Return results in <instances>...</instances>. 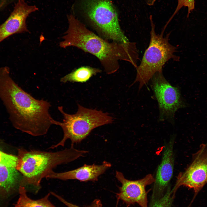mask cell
I'll return each mask as SVG.
<instances>
[{"label":"cell","instance_id":"1","mask_svg":"<svg viewBox=\"0 0 207 207\" xmlns=\"http://www.w3.org/2000/svg\"><path fill=\"white\" fill-rule=\"evenodd\" d=\"M9 70L7 66L0 68V99L12 124L32 136L46 134L54 120L49 112L50 103L24 90L10 77Z\"/></svg>","mask_w":207,"mask_h":207},{"label":"cell","instance_id":"2","mask_svg":"<svg viewBox=\"0 0 207 207\" xmlns=\"http://www.w3.org/2000/svg\"><path fill=\"white\" fill-rule=\"evenodd\" d=\"M67 18L68 27L60 43V47H75L95 56L108 74L118 70L120 60L137 67L139 57L135 43L109 42L89 30L72 15L68 16Z\"/></svg>","mask_w":207,"mask_h":207},{"label":"cell","instance_id":"3","mask_svg":"<svg viewBox=\"0 0 207 207\" xmlns=\"http://www.w3.org/2000/svg\"><path fill=\"white\" fill-rule=\"evenodd\" d=\"M87 152L77 150L74 146L54 152L20 149L16 168L23 176L22 183L30 187L36 193L41 188L42 180L53 168L83 157Z\"/></svg>","mask_w":207,"mask_h":207},{"label":"cell","instance_id":"4","mask_svg":"<svg viewBox=\"0 0 207 207\" xmlns=\"http://www.w3.org/2000/svg\"><path fill=\"white\" fill-rule=\"evenodd\" d=\"M76 113L70 114L64 111L62 106L58 109L63 116L62 121L54 120L53 124L60 126L63 132V137L58 143L49 148L59 146L64 147L68 139L71 142V146L80 143L94 129L105 124L111 123L113 118L101 110L89 109L77 103Z\"/></svg>","mask_w":207,"mask_h":207},{"label":"cell","instance_id":"5","mask_svg":"<svg viewBox=\"0 0 207 207\" xmlns=\"http://www.w3.org/2000/svg\"><path fill=\"white\" fill-rule=\"evenodd\" d=\"M150 19L151 26L150 43L140 64L136 68V76L133 84L138 82L139 90L148 83L155 73L162 72V68L167 62L170 59L178 61L180 59L174 54L177 48L169 42L170 32L164 37L166 29L164 28L160 34H157L152 16H150Z\"/></svg>","mask_w":207,"mask_h":207},{"label":"cell","instance_id":"6","mask_svg":"<svg viewBox=\"0 0 207 207\" xmlns=\"http://www.w3.org/2000/svg\"><path fill=\"white\" fill-rule=\"evenodd\" d=\"M86 10L89 20L102 38L118 43L130 42L120 27L118 14L110 0H89Z\"/></svg>","mask_w":207,"mask_h":207},{"label":"cell","instance_id":"7","mask_svg":"<svg viewBox=\"0 0 207 207\" xmlns=\"http://www.w3.org/2000/svg\"><path fill=\"white\" fill-rule=\"evenodd\" d=\"M151 79V88L158 103L159 120H166L173 124L176 111L188 105L182 97L179 88L172 86L162 72L156 73Z\"/></svg>","mask_w":207,"mask_h":207},{"label":"cell","instance_id":"8","mask_svg":"<svg viewBox=\"0 0 207 207\" xmlns=\"http://www.w3.org/2000/svg\"><path fill=\"white\" fill-rule=\"evenodd\" d=\"M207 183V143H202L192 156V161L178 175L172 192L181 186L193 189L196 193Z\"/></svg>","mask_w":207,"mask_h":207},{"label":"cell","instance_id":"9","mask_svg":"<svg viewBox=\"0 0 207 207\" xmlns=\"http://www.w3.org/2000/svg\"><path fill=\"white\" fill-rule=\"evenodd\" d=\"M116 177L121 183V186L119 187V192L117 193L118 198L128 206L137 203L141 207H147V192L145 188L155 181L151 174L140 179L130 180L126 179L122 172L117 171Z\"/></svg>","mask_w":207,"mask_h":207},{"label":"cell","instance_id":"10","mask_svg":"<svg viewBox=\"0 0 207 207\" xmlns=\"http://www.w3.org/2000/svg\"><path fill=\"white\" fill-rule=\"evenodd\" d=\"M38 10L35 5H29L24 0H18L8 18L0 25V43L13 34L29 32L26 24V18Z\"/></svg>","mask_w":207,"mask_h":207},{"label":"cell","instance_id":"11","mask_svg":"<svg viewBox=\"0 0 207 207\" xmlns=\"http://www.w3.org/2000/svg\"><path fill=\"white\" fill-rule=\"evenodd\" d=\"M175 139V136H172L164 147L161 161L154 178V194L161 193L168 186L172 177L175 162L173 148Z\"/></svg>","mask_w":207,"mask_h":207},{"label":"cell","instance_id":"12","mask_svg":"<svg viewBox=\"0 0 207 207\" xmlns=\"http://www.w3.org/2000/svg\"><path fill=\"white\" fill-rule=\"evenodd\" d=\"M111 163L103 161L100 165L86 164L74 170L62 172H51L47 179H56L62 180L76 179L81 181H93L97 180L98 177L111 166Z\"/></svg>","mask_w":207,"mask_h":207},{"label":"cell","instance_id":"13","mask_svg":"<svg viewBox=\"0 0 207 207\" xmlns=\"http://www.w3.org/2000/svg\"><path fill=\"white\" fill-rule=\"evenodd\" d=\"M18 175L16 168L0 165V194L7 193L14 188Z\"/></svg>","mask_w":207,"mask_h":207},{"label":"cell","instance_id":"14","mask_svg":"<svg viewBox=\"0 0 207 207\" xmlns=\"http://www.w3.org/2000/svg\"><path fill=\"white\" fill-rule=\"evenodd\" d=\"M101 72V70L97 68L88 66H83L62 77L60 81L63 83L67 82L85 83L93 76Z\"/></svg>","mask_w":207,"mask_h":207},{"label":"cell","instance_id":"15","mask_svg":"<svg viewBox=\"0 0 207 207\" xmlns=\"http://www.w3.org/2000/svg\"><path fill=\"white\" fill-rule=\"evenodd\" d=\"M19 191V197L15 207H56L49 199L50 193L39 199L33 200L27 195L24 187L20 186Z\"/></svg>","mask_w":207,"mask_h":207},{"label":"cell","instance_id":"16","mask_svg":"<svg viewBox=\"0 0 207 207\" xmlns=\"http://www.w3.org/2000/svg\"><path fill=\"white\" fill-rule=\"evenodd\" d=\"M177 1L178 3L177 7L173 14L168 21L167 23H168L183 7H187L188 13L187 15V17H189L190 13L195 8V0H177Z\"/></svg>","mask_w":207,"mask_h":207},{"label":"cell","instance_id":"17","mask_svg":"<svg viewBox=\"0 0 207 207\" xmlns=\"http://www.w3.org/2000/svg\"><path fill=\"white\" fill-rule=\"evenodd\" d=\"M18 161L17 156L7 154L0 151V165L16 168Z\"/></svg>","mask_w":207,"mask_h":207},{"label":"cell","instance_id":"18","mask_svg":"<svg viewBox=\"0 0 207 207\" xmlns=\"http://www.w3.org/2000/svg\"><path fill=\"white\" fill-rule=\"evenodd\" d=\"M172 193L170 189H168L164 195L155 202L151 207H170L172 199Z\"/></svg>","mask_w":207,"mask_h":207},{"label":"cell","instance_id":"19","mask_svg":"<svg viewBox=\"0 0 207 207\" xmlns=\"http://www.w3.org/2000/svg\"><path fill=\"white\" fill-rule=\"evenodd\" d=\"M50 193L67 207H80L68 202L63 197L51 191ZM102 206V204L101 201L99 199H96L94 200L90 205L85 207H101Z\"/></svg>","mask_w":207,"mask_h":207}]
</instances>
